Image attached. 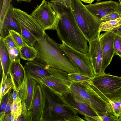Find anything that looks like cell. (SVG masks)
I'll use <instances>...</instances> for the list:
<instances>
[{
    "label": "cell",
    "instance_id": "obj_1",
    "mask_svg": "<svg viewBox=\"0 0 121 121\" xmlns=\"http://www.w3.org/2000/svg\"><path fill=\"white\" fill-rule=\"evenodd\" d=\"M43 92V107L40 121H83L63 95L39 83Z\"/></svg>",
    "mask_w": 121,
    "mask_h": 121
},
{
    "label": "cell",
    "instance_id": "obj_2",
    "mask_svg": "<svg viewBox=\"0 0 121 121\" xmlns=\"http://www.w3.org/2000/svg\"><path fill=\"white\" fill-rule=\"evenodd\" d=\"M51 4L58 14L55 30L59 39L82 52L87 53L88 41L78 26L70 9Z\"/></svg>",
    "mask_w": 121,
    "mask_h": 121
},
{
    "label": "cell",
    "instance_id": "obj_3",
    "mask_svg": "<svg viewBox=\"0 0 121 121\" xmlns=\"http://www.w3.org/2000/svg\"><path fill=\"white\" fill-rule=\"evenodd\" d=\"M59 44L45 33L43 38L36 41L34 44L37 52V57L34 60L68 73L78 72L74 65L60 48Z\"/></svg>",
    "mask_w": 121,
    "mask_h": 121
},
{
    "label": "cell",
    "instance_id": "obj_4",
    "mask_svg": "<svg viewBox=\"0 0 121 121\" xmlns=\"http://www.w3.org/2000/svg\"><path fill=\"white\" fill-rule=\"evenodd\" d=\"M70 9L78 26L88 42L100 35L99 28L103 21L94 16L81 0H71Z\"/></svg>",
    "mask_w": 121,
    "mask_h": 121
},
{
    "label": "cell",
    "instance_id": "obj_5",
    "mask_svg": "<svg viewBox=\"0 0 121 121\" xmlns=\"http://www.w3.org/2000/svg\"><path fill=\"white\" fill-rule=\"evenodd\" d=\"M69 90L90 106L97 115L98 112H106L113 115L111 104L102 98L95 91L91 81H71Z\"/></svg>",
    "mask_w": 121,
    "mask_h": 121
},
{
    "label": "cell",
    "instance_id": "obj_6",
    "mask_svg": "<svg viewBox=\"0 0 121 121\" xmlns=\"http://www.w3.org/2000/svg\"><path fill=\"white\" fill-rule=\"evenodd\" d=\"M96 92L102 98L112 101L121 100V77L103 73L95 75L91 80Z\"/></svg>",
    "mask_w": 121,
    "mask_h": 121
},
{
    "label": "cell",
    "instance_id": "obj_7",
    "mask_svg": "<svg viewBox=\"0 0 121 121\" xmlns=\"http://www.w3.org/2000/svg\"><path fill=\"white\" fill-rule=\"evenodd\" d=\"M13 10L20 26L23 40L28 45L33 46L36 41L43 38L45 30L30 15L19 9L14 8Z\"/></svg>",
    "mask_w": 121,
    "mask_h": 121
},
{
    "label": "cell",
    "instance_id": "obj_8",
    "mask_svg": "<svg viewBox=\"0 0 121 121\" xmlns=\"http://www.w3.org/2000/svg\"><path fill=\"white\" fill-rule=\"evenodd\" d=\"M30 15L45 30H55L58 14L53 6L48 1L43 0Z\"/></svg>",
    "mask_w": 121,
    "mask_h": 121
},
{
    "label": "cell",
    "instance_id": "obj_9",
    "mask_svg": "<svg viewBox=\"0 0 121 121\" xmlns=\"http://www.w3.org/2000/svg\"><path fill=\"white\" fill-rule=\"evenodd\" d=\"M59 47L76 66L78 73L91 78L95 75L87 53L82 52L66 44L64 42Z\"/></svg>",
    "mask_w": 121,
    "mask_h": 121
},
{
    "label": "cell",
    "instance_id": "obj_10",
    "mask_svg": "<svg viewBox=\"0 0 121 121\" xmlns=\"http://www.w3.org/2000/svg\"><path fill=\"white\" fill-rule=\"evenodd\" d=\"M47 66L50 75L38 79V82L46 85L62 95L68 91L71 83L68 78V73L60 69Z\"/></svg>",
    "mask_w": 121,
    "mask_h": 121
},
{
    "label": "cell",
    "instance_id": "obj_11",
    "mask_svg": "<svg viewBox=\"0 0 121 121\" xmlns=\"http://www.w3.org/2000/svg\"><path fill=\"white\" fill-rule=\"evenodd\" d=\"M13 8L9 3L3 17L0 20V39H4L9 35L10 30H14L21 35L20 26L15 17Z\"/></svg>",
    "mask_w": 121,
    "mask_h": 121
},
{
    "label": "cell",
    "instance_id": "obj_12",
    "mask_svg": "<svg viewBox=\"0 0 121 121\" xmlns=\"http://www.w3.org/2000/svg\"><path fill=\"white\" fill-rule=\"evenodd\" d=\"M77 113L82 115L87 121H99L98 116L89 106L69 90L62 94Z\"/></svg>",
    "mask_w": 121,
    "mask_h": 121
},
{
    "label": "cell",
    "instance_id": "obj_13",
    "mask_svg": "<svg viewBox=\"0 0 121 121\" xmlns=\"http://www.w3.org/2000/svg\"><path fill=\"white\" fill-rule=\"evenodd\" d=\"M88 42L89 48L87 53L95 74L96 75L103 74V56L101 40L100 35Z\"/></svg>",
    "mask_w": 121,
    "mask_h": 121
},
{
    "label": "cell",
    "instance_id": "obj_14",
    "mask_svg": "<svg viewBox=\"0 0 121 121\" xmlns=\"http://www.w3.org/2000/svg\"><path fill=\"white\" fill-rule=\"evenodd\" d=\"M116 35L112 32L106 31L100 35L101 40L102 53V70L103 73L110 64L115 54L113 46L114 38Z\"/></svg>",
    "mask_w": 121,
    "mask_h": 121
},
{
    "label": "cell",
    "instance_id": "obj_15",
    "mask_svg": "<svg viewBox=\"0 0 121 121\" xmlns=\"http://www.w3.org/2000/svg\"><path fill=\"white\" fill-rule=\"evenodd\" d=\"M118 2L110 0L85 5L87 9L95 16L101 20L106 15L116 12Z\"/></svg>",
    "mask_w": 121,
    "mask_h": 121
},
{
    "label": "cell",
    "instance_id": "obj_16",
    "mask_svg": "<svg viewBox=\"0 0 121 121\" xmlns=\"http://www.w3.org/2000/svg\"><path fill=\"white\" fill-rule=\"evenodd\" d=\"M24 67L26 77L33 79L37 82L39 79L50 75L47 66L35 60L27 62Z\"/></svg>",
    "mask_w": 121,
    "mask_h": 121
},
{
    "label": "cell",
    "instance_id": "obj_17",
    "mask_svg": "<svg viewBox=\"0 0 121 121\" xmlns=\"http://www.w3.org/2000/svg\"><path fill=\"white\" fill-rule=\"evenodd\" d=\"M9 72L13 83V88L17 91L26 77L24 67L20 61H12L10 63Z\"/></svg>",
    "mask_w": 121,
    "mask_h": 121
},
{
    "label": "cell",
    "instance_id": "obj_18",
    "mask_svg": "<svg viewBox=\"0 0 121 121\" xmlns=\"http://www.w3.org/2000/svg\"><path fill=\"white\" fill-rule=\"evenodd\" d=\"M43 97L40 85L37 84L35 89V93L31 110V121H40L43 107Z\"/></svg>",
    "mask_w": 121,
    "mask_h": 121
},
{
    "label": "cell",
    "instance_id": "obj_19",
    "mask_svg": "<svg viewBox=\"0 0 121 121\" xmlns=\"http://www.w3.org/2000/svg\"><path fill=\"white\" fill-rule=\"evenodd\" d=\"M0 59L2 74L6 76L9 71L10 59L4 39H0Z\"/></svg>",
    "mask_w": 121,
    "mask_h": 121
},
{
    "label": "cell",
    "instance_id": "obj_20",
    "mask_svg": "<svg viewBox=\"0 0 121 121\" xmlns=\"http://www.w3.org/2000/svg\"><path fill=\"white\" fill-rule=\"evenodd\" d=\"M10 56L11 62L20 61L21 58L19 48L12 39L10 35L4 39Z\"/></svg>",
    "mask_w": 121,
    "mask_h": 121
},
{
    "label": "cell",
    "instance_id": "obj_21",
    "mask_svg": "<svg viewBox=\"0 0 121 121\" xmlns=\"http://www.w3.org/2000/svg\"><path fill=\"white\" fill-rule=\"evenodd\" d=\"M19 50L21 58L25 60L32 61L37 57V52L35 48L26 43L19 48Z\"/></svg>",
    "mask_w": 121,
    "mask_h": 121
},
{
    "label": "cell",
    "instance_id": "obj_22",
    "mask_svg": "<svg viewBox=\"0 0 121 121\" xmlns=\"http://www.w3.org/2000/svg\"><path fill=\"white\" fill-rule=\"evenodd\" d=\"M38 83V82L34 79L27 78V95L25 101L27 105L28 110H31V108L35 89Z\"/></svg>",
    "mask_w": 121,
    "mask_h": 121
},
{
    "label": "cell",
    "instance_id": "obj_23",
    "mask_svg": "<svg viewBox=\"0 0 121 121\" xmlns=\"http://www.w3.org/2000/svg\"><path fill=\"white\" fill-rule=\"evenodd\" d=\"M2 75L0 87V101L3 96L8 93L10 90L13 89V86L12 80L9 72L6 76L4 74H2Z\"/></svg>",
    "mask_w": 121,
    "mask_h": 121
},
{
    "label": "cell",
    "instance_id": "obj_24",
    "mask_svg": "<svg viewBox=\"0 0 121 121\" xmlns=\"http://www.w3.org/2000/svg\"><path fill=\"white\" fill-rule=\"evenodd\" d=\"M121 25V18L120 17L115 20L104 21L100 24L99 28L100 32L109 31Z\"/></svg>",
    "mask_w": 121,
    "mask_h": 121
},
{
    "label": "cell",
    "instance_id": "obj_25",
    "mask_svg": "<svg viewBox=\"0 0 121 121\" xmlns=\"http://www.w3.org/2000/svg\"><path fill=\"white\" fill-rule=\"evenodd\" d=\"M10 109L13 121H17L19 116L21 114L22 111L21 102L13 101Z\"/></svg>",
    "mask_w": 121,
    "mask_h": 121
},
{
    "label": "cell",
    "instance_id": "obj_26",
    "mask_svg": "<svg viewBox=\"0 0 121 121\" xmlns=\"http://www.w3.org/2000/svg\"><path fill=\"white\" fill-rule=\"evenodd\" d=\"M68 77L71 81L75 82H89L92 78L78 72L68 73Z\"/></svg>",
    "mask_w": 121,
    "mask_h": 121
},
{
    "label": "cell",
    "instance_id": "obj_27",
    "mask_svg": "<svg viewBox=\"0 0 121 121\" xmlns=\"http://www.w3.org/2000/svg\"><path fill=\"white\" fill-rule=\"evenodd\" d=\"M9 32L12 39L19 48L24 45L26 43L21 34L13 30H10Z\"/></svg>",
    "mask_w": 121,
    "mask_h": 121
},
{
    "label": "cell",
    "instance_id": "obj_28",
    "mask_svg": "<svg viewBox=\"0 0 121 121\" xmlns=\"http://www.w3.org/2000/svg\"><path fill=\"white\" fill-rule=\"evenodd\" d=\"M17 97L22 101L26 100L27 95V78L26 77L19 89L17 91Z\"/></svg>",
    "mask_w": 121,
    "mask_h": 121
},
{
    "label": "cell",
    "instance_id": "obj_29",
    "mask_svg": "<svg viewBox=\"0 0 121 121\" xmlns=\"http://www.w3.org/2000/svg\"><path fill=\"white\" fill-rule=\"evenodd\" d=\"M99 121H118V118L112 113L108 112H99L97 114Z\"/></svg>",
    "mask_w": 121,
    "mask_h": 121
},
{
    "label": "cell",
    "instance_id": "obj_30",
    "mask_svg": "<svg viewBox=\"0 0 121 121\" xmlns=\"http://www.w3.org/2000/svg\"><path fill=\"white\" fill-rule=\"evenodd\" d=\"M12 90H10L8 93L3 96L1 101H0V121H2L5 115L4 113V109L7 105L9 96L10 93L12 92Z\"/></svg>",
    "mask_w": 121,
    "mask_h": 121
},
{
    "label": "cell",
    "instance_id": "obj_31",
    "mask_svg": "<svg viewBox=\"0 0 121 121\" xmlns=\"http://www.w3.org/2000/svg\"><path fill=\"white\" fill-rule=\"evenodd\" d=\"M113 46L116 55L121 57V37L116 35L114 39Z\"/></svg>",
    "mask_w": 121,
    "mask_h": 121
},
{
    "label": "cell",
    "instance_id": "obj_32",
    "mask_svg": "<svg viewBox=\"0 0 121 121\" xmlns=\"http://www.w3.org/2000/svg\"><path fill=\"white\" fill-rule=\"evenodd\" d=\"M50 2L55 5L65 7L68 9L70 8L71 0H51Z\"/></svg>",
    "mask_w": 121,
    "mask_h": 121
},
{
    "label": "cell",
    "instance_id": "obj_33",
    "mask_svg": "<svg viewBox=\"0 0 121 121\" xmlns=\"http://www.w3.org/2000/svg\"><path fill=\"white\" fill-rule=\"evenodd\" d=\"M109 103L111 104L113 115L118 118L121 116V106L119 105L108 99Z\"/></svg>",
    "mask_w": 121,
    "mask_h": 121
},
{
    "label": "cell",
    "instance_id": "obj_34",
    "mask_svg": "<svg viewBox=\"0 0 121 121\" xmlns=\"http://www.w3.org/2000/svg\"><path fill=\"white\" fill-rule=\"evenodd\" d=\"M119 13L117 12L111 13L101 18V20L104 22L112 20L120 17Z\"/></svg>",
    "mask_w": 121,
    "mask_h": 121
},
{
    "label": "cell",
    "instance_id": "obj_35",
    "mask_svg": "<svg viewBox=\"0 0 121 121\" xmlns=\"http://www.w3.org/2000/svg\"><path fill=\"white\" fill-rule=\"evenodd\" d=\"M32 112L31 110H28L26 113L22 115H21L17 119V121H31Z\"/></svg>",
    "mask_w": 121,
    "mask_h": 121
},
{
    "label": "cell",
    "instance_id": "obj_36",
    "mask_svg": "<svg viewBox=\"0 0 121 121\" xmlns=\"http://www.w3.org/2000/svg\"><path fill=\"white\" fill-rule=\"evenodd\" d=\"M12 94L13 92H11L9 95L7 105L4 109V113L5 115L11 113L10 108L13 102Z\"/></svg>",
    "mask_w": 121,
    "mask_h": 121
},
{
    "label": "cell",
    "instance_id": "obj_37",
    "mask_svg": "<svg viewBox=\"0 0 121 121\" xmlns=\"http://www.w3.org/2000/svg\"><path fill=\"white\" fill-rule=\"evenodd\" d=\"M11 1V0H3L2 5L0 13V20L3 17L8 5L9 3H10Z\"/></svg>",
    "mask_w": 121,
    "mask_h": 121
},
{
    "label": "cell",
    "instance_id": "obj_38",
    "mask_svg": "<svg viewBox=\"0 0 121 121\" xmlns=\"http://www.w3.org/2000/svg\"><path fill=\"white\" fill-rule=\"evenodd\" d=\"M21 104L22 106V111L21 115H23L26 113L28 110L25 100H22L21 102Z\"/></svg>",
    "mask_w": 121,
    "mask_h": 121
},
{
    "label": "cell",
    "instance_id": "obj_39",
    "mask_svg": "<svg viewBox=\"0 0 121 121\" xmlns=\"http://www.w3.org/2000/svg\"><path fill=\"white\" fill-rule=\"evenodd\" d=\"M13 91L12 94L13 101L21 102L22 101L21 99L17 97V91L13 88Z\"/></svg>",
    "mask_w": 121,
    "mask_h": 121
},
{
    "label": "cell",
    "instance_id": "obj_40",
    "mask_svg": "<svg viewBox=\"0 0 121 121\" xmlns=\"http://www.w3.org/2000/svg\"><path fill=\"white\" fill-rule=\"evenodd\" d=\"M116 35L121 37V25L110 31Z\"/></svg>",
    "mask_w": 121,
    "mask_h": 121
},
{
    "label": "cell",
    "instance_id": "obj_41",
    "mask_svg": "<svg viewBox=\"0 0 121 121\" xmlns=\"http://www.w3.org/2000/svg\"><path fill=\"white\" fill-rule=\"evenodd\" d=\"M116 12L119 13L120 17L121 18V4L120 3L118 4Z\"/></svg>",
    "mask_w": 121,
    "mask_h": 121
},
{
    "label": "cell",
    "instance_id": "obj_42",
    "mask_svg": "<svg viewBox=\"0 0 121 121\" xmlns=\"http://www.w3.org/2000/svg\"><path fill=\"white\" fill-rule=\"evenodd\" d=\"M81 1L86 3H89L90 4H91L95 0H81Z\"/></svg>",
    "mask_w": 121,
    "mask_h": 121
},
{
    "label": "cell",
    "instance_id": "obj_43",
    "mask_svg": "<svg viewBox=\"0 0 121 121\" xmlns=\"http://www.w3.org/2000/svg\"><path fill=\"white\" fill-rule=\"evenodd\" d=\"M17 2H20L22 1H25L26 2L30 3L31 2L32 0H17Z\"/></svg>",
    "mask_w": 121,
    "mask_h": 121
},
{
    "label": "cell",
    "instance_id": "obj_44",
    "mask_svg": "<svg viewBox=\"0 0 121 121\" xmlns=\"http://www.w3.org/2000/svg\"><path fill=\"white\" fill-rule=\"evenodd\" d=\"M118 121H121V116L118 118Z\"/></svg>",
    "mask_w": 121,
    "mask_h": 121
},
{
    "label": "cell",
    "instance_id": "obj_45",
    "mask_svg": "<svg viewBox=\"0 0 121 121\" xmlns=\"http://www.w3.org/2000/svg\"><path fill=\"white\" fill-rule=\"evenodd\" d=\"M118 0L119 1L120 3L121 4V0Z\"/></svg>",
    "mask_w": 121,
    "mask_h": 121
},
{
    "label": "cell",
    "instance_id": "obj_46",
    "mask_svg": "<svg viewBox=\"0 0 121 121\" xmlns=\"http://www.w3.org/2000/svg\"><path fill=\"white\" fill-rule=\"evenodd\" d=\"M101 0H97V1H98V2H99V1H100Z\"/></svg>",
    "mask_w": 121,
    "mask_h": 121
}]
</instances>
